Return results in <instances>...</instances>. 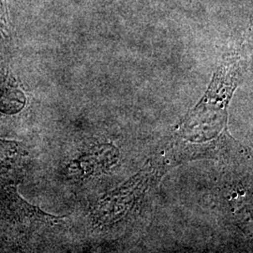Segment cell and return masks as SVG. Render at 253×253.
<instances>
[{"mask_svg": "<svg viewBox=\"0 0 253 253\" xmlns=\"http://www.w3.org/2000/svg\"><path fill=\"white\" fill-rule=\"evenodd\" d=\"M26 104V96L18 82L9 71L0 66V111L6 114H15Z\"/></svg>", "mask_w": 253, "mask_h": 253, "instance_id": "cell-1", "label": "cell"}, {"mask_svg": "<svg viewBox=\"0 0 253 253\" xmlns=\"http://www.w3.org/2000/svg\"><path fill=\"white\" fill-rule=\"evenodd\" d=\"M10 25L7 1L0 0V34L2 36L9 38L11 30Z\"/></svg>", "mask_w": 253, "mask_h": 253, "instance_id": "cell-2", "label": "cell"}]
</instances>
